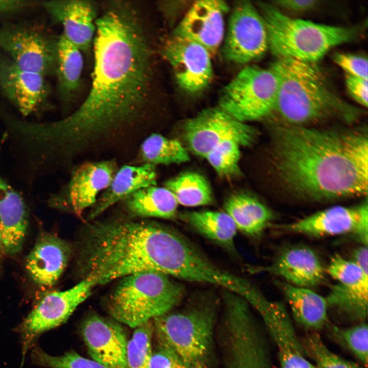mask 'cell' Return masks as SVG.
<instances>
[{
  "label": "cell",
  "mask_w": 368,
  "mask_h": 368,
  "mask_svg": "<svg viewBox=\"0 0 368 368\" xmlns=\"http://www.w3.org/2000/svg\"><path fill=\"white\" fill-rule=\"evenodd\" d=\"M52 21L62 26L61 34L83 53L92 49L96 30L97 9L88 0L40 1Z\"/></svg>",
  "instance_id": "19"
},
{
  "label": "cell",
  "mask_w": 368,
  "mask_h": 368,
  "mask_svg": "<svg viewBox=\"0 0 368 368\" xmlns=\"http://www.w3.org/2000/svg\"><path fill=\"white\" fill-rule=\"evenodd\" d=\"M165 187L173 195L178 204L186 206L211 204L213 201L211 187L201 174L193 172L182 173L168 180Z\"/></svg>",
  "instance_id": "30"
},
{
  "label": "cell",
  "mask_w": 368,
  "mask_h": 368,
  "mask_svg": "<svg viewBox=\"0 0 368 368\" xmlns=\"http://www.w3.org/2000/svg\"><path fill=\"white\" fill-rule=\"evenodd\" d=\"M268 48L278 59L289 58L315 63L332 48L352 41L359 28L320 24L294 18L273 5L260 2Z\"/></svg>",
  "instance_id": "5"
},
{
  "label": "cell",
  "mask_w": 368,
  "mask_h": 368,
  "mask_svg": "<svg viewBox=\"0 0 368 368\" xmlns=\"http://www.w3.org/2000/svg\"><path fill=\"white\" fill-rule=\"evenodd\" d=\"M218 302L209 296L152 320L158 344L177 354L191 368H211L215 361Z\"/></svg>",
  "instance_id": "4"
},
{
  "label": "cell",
  "mask_w": 368,
  "mask_h": 368,
  "mask_svg": "<svg viewBox=\"0 0 368 368\" xmlns=\"http://www.w3.org/2000/svg\"><path fill=\"white\" fill-rule=\"evenodd\" d=\"M254 308L273 341L281 368H317L307 356L285 306L263 296Z\"/></svg>",
  "instance_id": "16"
},
{
  "label": "cell",
  "mask_w": 368,
  "mask_h": 368,
  "mask_svg": "<svg viewBox=\"0 0 368 368\" xmlns=\"http://www.w3.org/2000/svg\"><path fill=\"white\" fill-rule=\"evenodd\" d=\"M40 1L0 0V19L13 16L29 8L39 6Z\"/></svg>",
  "instance_id": "40"
},
{
  "label": "cell",
  "mask_w": 368,
  "mask_h": 368,
  "mask_svg": "<svg viewBox=\"0 0 368 368\" xmlns=\"http://www.w3.org/2000/svg\"><path fill=\"white\" fill-rule=\"evenodd\" d=\"M277 228L318 238L350 234L362 245L367 246V200L366 198L354 206L327 208L296 221L277 225Z\"/></svg>",
  "instance_id": "13"
},
{
  "label": "cell",
  "mask_w": 368,
  "mask_h": 368,
  "mask_svg": "<svg viewBox=\"0 0 368 368\" xmlns=\"http://www.w3.org/2000/svg\"><path fill=\"white\" fill-rule=\"evenodd\" d=\"M117 170L112 159L83 163L73 170L68 183L51 196L49 204L81 217L95 204L98 194L109 186Z\"/></svg>",
  "instance_id": "14"
},
{
  "label": "cell",
  "mask_w": 368,
  "mask_h": 368,
  "mask_svg": "<svg viewBox=\"0 0 368 368\" xmlns=\"http://www.w3.org/2000/svg\"><path fill=\"white\" fill-rule=\"evenodd\" d=\"M278 80L274 109L285 124L308 126L333 119L356 121L360 111L335 92L315 63L278 59L270 67Z\"/></svg>",
  "instance_id": "3"
},
{
  "label": "cell",
  "mask_w": 368,
  "mask_h": 368,
  "mask_svg": "<svg viewBox=\"0 0 368 368\" xmlns=\"http://www.w3.org/2000/svg\"><path fill=\"white\" fill-rule=\"evenodd\" d=\"M28 223L27 209L22 197L0 172V232L3 249L7 254L13 255L20 251Z\"/></svg>",
  "instance_id": "23"
},
{
  "label": "cell",
  "mask_w": 368,
  "mask_h": 368,
  "mask_svg": "<svg viewBox=\"0 0 368 368\" xmlns=\"http://www.w3.org/2000/svg\"><path fill=\"white\" fill-rule=\"evenodd\" d=\"M162 54L170 65L177 84L185 92L199 94L211 84L213 77L212 56L201 45L172 35L164 43Z\"/></svg>",
  "instance_id": "15"
},
{
  "label": "cell",
  "mask_w": 368,
  "mask_h": 368,
  "mask_svg": "<svg viewBox=\"0 0 368 368\" xmlns=\"http://www.w3.org/2000/svg\"><path fill=\"white\" fill-rule=\"evenodd\" d=\"M73 253L70 244L49 233H43L26 260V268L38 286L51 287L59 280Z\"/></svg>",
  "instance_id": "22"
},
{
  "label": "cell",
  "mask_w": 368,
  "mask_h": 368,
  "mask_svg": "<svg viewBox=\"0 0 368 368\" xmlns=\"http://www.w3.org/2000/svg\"><path fill=\"white\" fill-rule=\"evenodd\" d=\"M155 166L144 163L141 165H124L114 174L109 186L93 205L88 216L93 220L109 208L142 189L156 186Z\"/></svg>",
  "instance_id": "24"
},
{
  "label": "cell",
  "mask_w": 368,
  "mask_h": 368,
  "mask_svg": "<svg viewBox=\"0 0 368 368\" xmlns=\"http://www.w3.org/2000/svg\"><path fill=\"white\" fill-rule=\"evenodd\" d=\"M326 272L337 283L326 297L329 307L357 323L367 318L368 267L358 265L339 254L333 255Z\"/></svg>",
  "instance_id": "11"
},
{
  "label": "cell",
  "mask_w": 368,
  "mask_h": 368,
  "mask_svg": "<svg viewBox=\"0 0 368 368\" xmlns=\"http://www.w3.org/2000/svg\"><path fill=\"white\" fill-rule=\"evenodd\" d=\"M301 341L307 356L317 368H365L332 352L317 332H311Z\"/></svg>",
  "instance_id": "32"
},
{
  "label": "cell",
  "mask_w": 368,
  "mask_h": 368,
  "mask_svg": "<svg viewBox=\"0 0 368 368\" xmlns=\"http://www.w3.org/2000/svg\"><path fill=\"white\" fill-rule=\"evenodd\" d=\"M140 157L145 163L153 165L181 164L188 162L189 153L177 140L154 133L142 142Z\"/></svg>",
  "instance_id": "31"
},
{
  "label": "cell",
  "mask_w": 368,
  "mask_h": 368,
  "mask_svg": "<svg viewBox=\"0 0 368 368\" xmlns=\"http://www.w3.org/2000/svg\"><path fill=\"white\" fill-rule=\"evenodd\" d=\"M150 368H191L171 349L158 344L152 351Z\"/></svg>",
  "instance_id": "38"
},
{
  "label": "cell",
  "mask_w": 368,
  "mask_h": 368,
  "mask_svg": "<svg viewBox=\"0 0 368 368\" xmlns=\"http://www.w3.org/2000/svg\"><path fill=\"white\" fill-rule=\"evenodd\" d=\"M335 336L343 343L362 365L367 368L368 361V327L365 322L352 327L333 328Z\"/></svg>",
  "instance_id": "35"
},
{
  "label": "cell",
  "mask_w": 368,
  "mask_h": 368,
  "mask_svg": "<svg viewBox=\"0 0 368 368\" xmlns=\"http://www.w3.org/2000/svg\"><path fill=\"white\" fill-rule=\"evenodd\" d=\"M274 3L275 5L287 10L304 12L315 8L319 2L316 0H281Z\"/></svg>",
  "instance_id": "41"
},
{
  "label": "cell",
  "mask_w": 368,
  "mask_h": 368,
  "mask_svg": "<svg viewBox=\"0 0 368 368\" xmlns=\"http://www.w3.org/2000/svg\"><path fill=\"white\" fill-rule=\"evenodd\" d=\"M251 270L266 272L282 278L291 285L310 289L323 282L326 273L317 253L305 245L288 247L269 265Z\"/></svg>",
  "instance_id": "21"
},
{
  "label": "cell",
  "mask_w": 368,
  "mask_h": 368,
  "mask_svg": "<svg viewBox=\"0 0 368 368\" xmlns=\"http://www.w3.org/2000/svg\"><path fill=\"white\" fill-rule=\"evenodd\" d=\"M0 91L24 116L48 107L51 94L44 76L20 68L1 51Z\"/></svg>",
  "instance_id": "17"
},
{
  "label": "cell",
  "mask_w": 368,
  "mask_h": 368,
  "mask_svg": "<svg viewBox=\"0 0 368 368\" xmlns=\"http://www.w3.org/2000/svg\"><path fill=\"white\" fill-rule=\"evenodd\" d=\"M3 249V244H2V241L1 234V232H0V258H1V254H2V251Z\"/></svg>",
  "instance_id": "42"
},
{
  "label": "cell",
  "mask_w": 368,
  "mask_h": 368,
  "mask_svg": "<svg viewBox=\"0 0 368 368\" xmlns=\"http://www.w3.org/2000/svg\"><path fill=\"white\" fill-rule=\"evenodd\" d=\"M240 147L235 142H225L215 148L204 158L220 176H237L240 173Z\"/></svg>",
  "instance_id": "34"
},
{
  "label": "cell",
  "mask_w": 368,
  "mask_h": 368,
  "mask_svg": "<svg viewBox=\"0 0 368 368\" xmlns=\"http://www.w3.org/2000/svg\"><path fill=\"white\" fill-rule=\"evenodd\" d=\"M153 334L152 321L135 328L131 338L128 340L127 368H150Z\"/></svg>",
  "instance_id": "33"
},
{
  "label": "cell",
  "mask_w": 368,
  "mask_h": 368,
  "mask_svg": "<svg viewBox=\"0 0 368 368\" xmlns=\"http://www.w3.org/2000/svg\"><path fill=\"white\" fill-rule=\"evenodd\" d=\"M335 62L346 74L367 79V60L366 57L351 54L338 53L334 56Z\"/></svg>",
  "instance_id": "37"
},
{
  "label": "cell",
  "mask_w": 368,
  "mask_h": 368,
  "mask_svg": "<svg viewBox=\"0 0 368 368\" xmlns=\"http://www.w3.org/2000/svg\"><path fill=\"white\" fill-rule=\"evenodd\" d=\"M345 83L352 98L361 105L367 106V79L346 75Z\"/></svg>",
  "instance_id": "39"
},
{
  "label": "cell",
  "mask_w": 368,
  "mask_h": 368,
  "mask_svg": "<svg viewBox=\"0 0 368 368\" xmlns=\"http://www.w3.org/2000/svg\"><path fill=\"white\" fill-rule=\"evenodd\" d=\"M287 301L293 319L304 328L316 332L329 323L326 297L310 288L295 286L284 281H275Z\"/></svg>",
  "instance_id": "25"
},
{
  "label": "cell",
  "mask_w": 368,
  "mask_h": 368,
  "mask_svg": "<svg viewBox=\"0 0 368 368\" xmlns=\"http://www.w3.org/2000/svg\"><path fill=\"white\" fill-rule=\"evenodd\" d=\"M57 39L31 25L0 26V51L20 68L45 77L55 73Z\"/></svg>",
  "instance_id": "8"
},
{
  "label": "cell",
  "mask_w": 368,
  "mask_h": 368,
  "mask_svg": "<svg viewBox=\"0 0 368 368\" xmlns=\"http://www.w3.org/2000/svg\"><path fill=\"white\" fill-rule=\"evenodd\" d=\"M256 136L253 127L219 107L204 109L184 124V137L189 149L204 158L223 143L233 141L240 146H248Z\"/></svg>",
  "instance_id": "9"
},
{
  "label": "cell",
  "mask_w": 368,
  "mask_h": 368,
  "mask_svg": "<svg viewBox=\"0 0 368 368\" xmlns=\"http://www.w3.org/2000/svg\"><path fill=\"white\" fill-rule=\"evenodd\" d=\"M272 165L280 184L298 198L366 196L367 128L278 125L272 133Z\"/></svg>",
  "instance_id": "2"
},
{
  "label": "cell",
  "mask_w": 368,
  "mask_h": 368,
  "mask_svg": "<svg viewBox=\"0 0 368 368\" xmlns=\"http://www.w3.org/2000/svg\"><path fill=\"white\" fill-rule=\"evenodd\" d=\"M81 332L92 359L109 368H127L128 340L119 324L92 315L84 320Z\"/></svg>",
  "instance_id": "20"
},
{
  "label": "cell",
  "mask_w": 368,
  "mask_h": 368,
  "mask_svg": "<svg viewBox=\"0 0 368 368\" xmlns=\"http://www.w3.org/2000/svg\"><path fill=\"white\" fill-rule=\"evenodd\" d=\"M228 5L219 0H201L192 4L172 35L194 41L214 55L224 38V16Z\"/></svg>",
  "instance_id": "18"
},
{
  "label": "cell",
  "mask_w": 368,
  "mask_h": 368,
  "mask_svg": "<svg viewBox=\"0 0 368 368\" xmlns=\"http://www.w3.org/2000/svg\"><path fill=\"white\" fill-rule=\"evenodd\" d=\"M266 27L258 9L249 1L234 8L223 39L224 59L237 64H247L262 57L268 49Z\"/></svg>",
  "instance_id": "12"
},
{
  "label": "cell",
  "mask_w": 368,
  "mask_h": 368,
  "mask_svg": "<svg viewBox=\"0 0 368 368\" xmlns=\"http://www.w3.org/2000/svg\"><path fill=\"white\" fill-rule=\"evenodd\" d=\"M83 65L82 51L62 34L58 36L54 74L58 96L64 104L73 101L80 90Z\"/></svg>",
  "instance_id": "26"
},
{
  "label": "cell",
  "mask_w": 368,
  "mask_h": 368,
  "mask_svg": "<svg viewBox=\"0 0 368 368\" xmlns=\"http://www.w3.org/2000/svg\"><path fill=\"white\" fill-rule=\"evenodd\" d=\"M278 91L270 68L246 66L222 89L218 107L242 122L261 120L274 112Z\"/></svg>",
  "instance_id": "7"
},
{
  "label": "cell",
  "mask_w": 368,
  "mask_h": 368,
  "mask_svg": "<svg viewBox=\"0 0 368 368\" xmlns=\"http://www.w3.org/2000/svg\"><path fill=\"white\" fill-rule=\"evenodd\" d=\"M97 285L95 280L86 277L68 289L45 294L19 327L23 358L40 334L65 323Z\"/></svg>",
  "instance_id": "10"
},
{
  "label": "cell",
  "mask_w": 368,
  "mask_h": 368,
  "mask_svg": "<svg viewBox=\"0 0 368 368\" xmlns=\"http://www.w3.org/2000/svg\"><path fill=\"white\" fill-rule=\"evenodd\" d=\"M131 216L172 219L176 216L178 203L166 188L152 186L134 192L123 200Z\"/></svg>",
  "instance_id": "28"
},
{
  "label": "cell",
  "mask_w": 368,
  "mask_h": 368,
  "mask_svg": "<svg viewBox=\"0 0 368 368\" xmlns=\"http://www.w3.org/2000/svg\"><path fill=\"white\" fill-rule=\"evenodd\" d=\"M92 49V81L85 100L47 127L54 147L71 158L133 139L143 131L147 115L151 52L132 4H107L96 20Z\"/></svg>",
  "instance_id": "1"
},
{
  "label": "cell",
  "mask_w": 368,
  "mask_h": 368,
  "mask_svg": "<svg viewBox=\"0 0 368 368\" xmlns=\"http://www.w3.org/2000/svg\"><path fill=\"white\" fill-rule=\"evenodd\" d=\"M224 209L237 229L252 237L260 236L273 218L272 212L267 206L245 194L232 195L225 202Z\"/></svg>",
  "instance_id": "27"
},
{
  "label": "cell",
  "mask_w": 368,
  "mask_h": 368,
  "mask_svg": "<svg viewBox=\"0 0 368 368\" xmlns=\"http://www.w3.org/2000/svg\"><path fill=\"white\" fill-rule=\"evenodd\" d=\"M36 364L50 368H109L93 359L85 358L75 351H68L59 356H52L39 348L32 353Z\"/></svg>",
  "instance_id": "36"
},
{
  "label": "cell",
  "mask_w": 368,
  "mask_h": 368,
  "mask_svg": "<svg viewBox=\"0 0 368 368\" xmlns=\"http://www.w3.org/2000/svg\"><path fill=\"white\" fill-rule=\"evenodd\" d=\"M185 218L189 224L204 237L231 251L235 250L234 240L237 228L225 212L195 211L187 214Z\"/></svg>",
  "instance_id": "29"
},
{
  "label": "cell",
  "mask_w": 368,
  "mask_h": 368,
  "mask_svg": "<svg viewBox=\"0 0 368 368\" xmlns=\"http://www.w3.org/2000/svg\"><path fill=\"white\" fill-rule=\"evenodd\" d=\"M184 287L165 274L145 271L121 278L107 302L117 321L135 328L172 310L184 295Z\"/></svg>",
  "instance_id": "6"
}]
</instances>
